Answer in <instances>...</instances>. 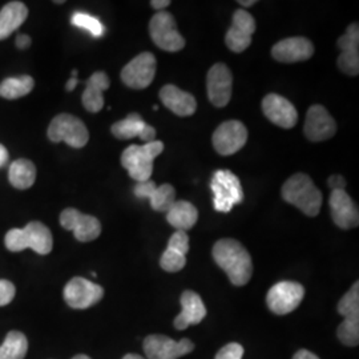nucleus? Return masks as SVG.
Here are the masks:
<instances>
[{
  "instance_id": "nucleus-1",
  "label": "nucleus",
  "mask_w": 359,
  "mask_h": 359,
  "mask_svg": "<svg viewBox=\"0 0 359 359\" xmlns=\"http://www.w3.org/2000/svg\"><path fill=\"white\" fill-rule=\"evenodd\" d=\"M213 258L234 286H244L253 274V262L244 245L233 238H222L213 246Z\"/></svg>"
},
{
  "instance_id": "nucleus-2",
  "label": "nucleus",
  "mask_w": 359,
  "mask_h": 359,
  "mask_svg": "<svg viewBox=\"0 0 359 359\" xmlns=\"http://www.w3.org/2000/svg\"><path fill=\"white\" fill-rule=\"evenodd\" d=\"M283 198L297 206L309 217L318 216L322 205V193L313 180L305 173H295L283 184Z\"/></svg>"
},
{
  "instance_id": "nucleus-3",
  "label": "nucleus",
  "mask_w": 359,
  "mask_h": 359,
  "mask_svg": "<svg viewBox=\"0 0 359 359\" xmlns=\"http://www.w3.org/2000/svg\"><path fill=\"white\" fill-rule=\"evenodd\" d=\"M6 248L10 252H22L31 248L40 256L50 255L53 246L52 233L44 224L32 221L23 229H11L4 238Z\"/></svg>"
},
{
  "instance_id": "nucleus-4",
  "label": "nucleus",
  "mask_w": 359,
  "mask_h": 359,
  "mask_svg": "<svg viewBox=\"0 0 359 359\" xmlns=\"http://www.w3.org/2000/svg\"><path fill=\"white\" fill-rule=\"evenodd\" d=\"M163 142H147L144 145H130L121 154V165L128 170L130 179L144 182L154 173V158L163 154Z\"/></svg>"
},
{
  "instance_id": "nucleus-5",
  "label": "nucleus",
  "mask_w": 359,
  "mask_h": 359,
  "mask_svg": "<svg viewBox=\"0 0 359 359\" xmlns=\"http://www.w3.org/2000/svg\"><path fill=\"white\" fill-rule=\"evenodd\" d=\"M47 135L52 142H65L76 149L86 147L90 140L86 124L76 116L69 114L56 116L48 127Z\"/></svg>"
},
{
  "instance_id": "nucleus-6",
  "label": "nucleus",
  "mask_w": 359,
  "mask_h": 359,
  "mask_svg": "<svg viewBox=\"0 0 359 359\" xmlns=\"http://www.w3.org/2000/svg\"><path fill=\"white\" fill-rule=\"evenodd\" d=\"M149 34L154 44L168 52H179L185 47V39L177 29L172 13L160 11L154 13L149 22Z\"/></svg>"
},
{
  "instance_id": "nucleus-7",
  "label": "nucleus",
  "mask_w": 359,
  "mask_h": 359,
  "mask_svg": "<svg viewBox=\"0 0 359 359\" xmlns=\"http://www.w3.org/2000/svg\"><path fill=\"white\" fill-rule=\"evenodd\" d=\"M305 297V287L294 281H283L270 287L266 295L268 308L277 316L294 311Z\"/></svg>"
},
{
  "instance_id": "nucleus-8",
  "label": "nucleus",
  "mask_w": 359,
  "mask_h": 359,
  "mask_svg": "<svg viewBox=\"0 0 359 359\" xmlns=\"http://www.w3.org/2000/svg\"><path fill=\"white\" fill-rule=\"evenodd\" d=\"M156 57L151 52H142L133 57L121 71L123 83L132 90H144L149 87L156 75Z\"/></svg>"
},
{
  "instance_id": "nucleus-9",
  "label": "nucleus",
  "mask_w": 359,
  "mask_h": 359,
  "mask_svg": "<svg viewBox=\"0 0 359 359\" xmlns=\"http://www.w3.org/2000/svg\"><path fill=\"white\" fill-rule=\"evenodd\" d=\"M194 350L191 339L173 341L170 337L154 334L144 339V353L148 359H179Z\"/></svg>"
},
{
  "instance_id": "nucleus-10",
  "label": "nucleus",
  "mask_w": 359,
  "mask_h": 359,
  "mask_svg": "<svg viewBox=\"0 0 359 359\" xmlns=\"http://www.w3.org/2000/svg\"><path fill=\"white\" fill-rule=\"evenodd\" d=\"M248 142V129L238 120H229L218 127L212 142L216 152L221 156H231L241 151Z\"/></svg>"
},
{
  "instance_id": "nucleus-11",
  "label": "nucleus",
  "mask_w": 359,
  "mask_h": 359,
  "mask_svg": "<svg viewBox=\"0 0 359 359\" xmlns=\"http://www.w3.org/2000/svg\"><path fill=\"white\" fill-rule=\"evenodd\" d=\"M65 301L69 308L83 310L102 301L104 289L97 283H90L83 277H75L65 285Z\"/></svg>"
},
{
  "instance_id": "nucleus-12",
  "label": "nucleus",
  "mask_w": 359,
  "mask_h": 359,
  "mask_svg": "<svg viewBox=\"0 0 359 359\" xmlns=\"http://www.w3.org/2000/svg\"><path fill=\"white\" fill-rule=\"evenodd\" d=\"M60 225L65 231H72L80 243H90L102 234V224L97 218L84 215L74 208H67L62 212Z\"/></svg>"
},
{
  "instance_id": "nucleus-13",
  "label": "nucleus",
  "mask_w": 359,
  "mask_h": 359,
  "mask_svg": "<svg viewBox=\"0 0 359 359\" xmlns=\"http://www.w3.org/2000/svg\"><path fill=\"white\" fill-rule=\"evenodd\" d=\"M206 90L210 103L217 108L226 107L231 99L233 75L228 65L217 63L213 65L206 76Z\"/></svg>"
},
{
  "instance_id": "nucleus-14",
  "label": "nucleus",
  "mask_w": 359,
  "mask_h": 359,
  "mask_svg": "<svg viewBox=\"0 0 359 359\" xmlns=\"http://www.w3.org/2000/svg\"><path fill=\"white\" fill-rule=\"evenodd\" d=\"M212 188L215 191V205L217 210L229 212L234 204L243 201L244 193L237 179L229 170H219L215 175Z\"/></svg>"
},
{
  "instance_id": "nucleus-15",
  "label": "nucleus",
  "mask_w": 359,
  "mask_h": 359,
  "mask_svg": "<svg viewBox=\"0 0 359 359\" xmlns=\"http://www.w3.org/2000/svg\"><path fill=\"white\" fill-rule=\"evenodd\" d=\"M255 31V18L245 10H237L233 15L231 28L225 35V44L231 51L241 53L252 44Z\"/></svg>"
},
{
  "instance_id": "nucleus-16",
  "label": "nucleus",
  "mask_w": 359,
  "mask_h": 359,
  "mask_svg": "<svg viewBox=\"0 0 359 359\" xmlns=\"http://www.w3.org/2000/svg\"><path fill=\"white\" fill-rule=\"evenodd\" d=\"M304 130L310 142H325L335 135L337 124L325 107L316 104L309 108Z\"/></svg>"
},
{
  "instance_id": "nucleus-17",
  "label": "nucleus",
  "mask_w": 359,
  "mask_h": 359,
  "mask_svg": "<svg viewBox=\"0 0 359 359\" xmlns=\"http://www.w3.org/2000/svg\"><path fill=\"white\" fill-rule=\"evenodd\" d=\"M262 111L273 124L281 128H293L298 121V112L294 105L277 93H269L264 97Z\"/></svg>"
},
{
  "instance_id": "nucleus-18",
  "label": "nucleus",
  "mask_w": 359,
  "mask_h": 359,
  "mask_svg": "<svg viewBox=\"0 0 359 359\" xmlns=\"http://www.w3.org/2000/svg\"><path fill=\"white\" fill-rule=\"evenodd\" d=\"M338 48L341 50L338 57L339 69L348 76H357L359 74L358 23L350 25L346 34L338 39Z\"/></svg>"
},
{
  "instance_id": "nucleus-19",
  "label": "nucleus",
  "mask_w": 359,
  "mask_h": 359,
  "mask_svg": "<svg viewBox=\"0 0 359 359\" xmlns=\"http://www.w3.org/2000/svg\"><path fill=\"white\" fill-rule=\"evenodd\" d=\"M314 53L313 43L306 38L295 36V38L283 39L274 44L271 48V56L280 63H298L306 62Z\"/></svg>"
},
{
  "instance_id": "nucleus-20",
  "label": "nucleus",
  "mask_w": 359,
  "mask_h": 359,
  "mask_svg": "<svg viewBox=\"0 0 359 359\" xmlns=\"http://www.w3.org/2000/svg\"><path fill=\"white\" fill-rule=\"evenodd\" d=\"M330 212L334 224L347 231L350 228H357L359 225L358 208L347 194L346 191H332L329 198Z\"/></svg>"
},
{
  "instance_id": "nucleus-21",
  "label": "nucleus",
  "mask_w": 359,
  "mask_h": 359,
  "mask_svg": "<svg viewBox=\"0 0 359 359\" xmlns=\"http://www.w3.org/2000/svg\"><path fill=\"white\" fill-rule=\"evenodd\" d=\"M133 193L139 198H148L151 206L156 212H165L176 203V191L170 184H163L160 187L156 185L154 180H148L144 182H137Z\"/></svg>"
},
{
  "instance_id": "nucleus-22",
  "label": "nucleus",
  "mask_w": 359,
  "mask_h": 359,
  "mask_svg": "<svg viewBox=\"0 0 359 359\" xmlns=\"http://www.w3.org/2000/svg\"><path fill=\"white\" fill-rule=\"evenodd\" d=\"M189 252V236L187 231H176L169 238L167 249L160 259V266L168 273H176L187 265Z\"/></svg>"
},
{
  "instance_id": "nucleus-23",
  "label": "nucleus",
  "mask_w": 359,
  "mask_h": 359,
  "mask_svg": "<svg viewBox=\"0 0 359 359\" xmlns=\"http://www.w3.org/2000/svg\"><path fill=\"white\" fill-rule=\"evenodd\" d=\"M181 313L175 320L177 330H185L191 325H197L206 317V308L203 298L192 290H187L181 294Z\"/></svg>"
},
{
  "instance_id": "nucleus-24",
  "label": "nucleus",
  "mask_w": 359,
  "mask_h": 359,
  "mask_svg": "<svg viewBox=\"0 0 359 359\" xmlns=\"http://www.w3.org/2000/svg\"><path fill=\"white\" fill-rule=\"evenodd\" d=\"M160 100L175 115L188 117L194 115L197 109V102L189 92L180 90L173 84H167L160 90Z\"/></svg>"
},
{
  "instance_id": "nucleus-25",
  "label": "nucleus",
  "mask_w": 359,
  "mask_h": 359,
  "mask_svg": "<svg viewBox=\"0 0 359 359\" xmlns=\"http://www.w3.org/2000/svg\"><path fill=\"white\" fill-rule=\"evenodd\" d=\"M111 86V80L108 75L99 71L95 72L92 76L87 80L86 84V90L83 92L81 96V102L84 108L92 112V114H97L103 109L104 107V90H108Z\"/></svg>"
},
{
  "instance_id": "nucleus-26",
  "label": "nucleus",
  "mask_w": 359,
  "mask_h": 359,
  "mask_svg": "<svg viewBox=\"0 0 359 359\" xmlns=\"http://www.w3.org/2000/svg\"><path fill=\"white\" fill-rule=\"evenodd\" d=\"M28 8L22 1H10L0 10V40L8 38L26 22Z\"/></svg>"
},
{
  "instance_id": "nucleus-27",
  "label": "nucleus",
  "mask_w": 359,
  "mask_h": 359,
  "mask_svg": "<svg viewBox=\"0 0 359 359\" xmlns=\"http://www.w3.org/2000/svg\"><path fill=\"white\" fill-rule=\"evenodd\" d=\"M198 219L197 208L189 201H176L167 212V221L177 231L192 229Z\"/></svg>"
},
{
  "instance_id": "nucleus-28",
  "label": "nucleus",
  "mask_w": 359,
  "mask_h": 359,
  "mask_svg": "<svg viewBox=\"0 0 359 359\" xmlns=\"http://www.w3.org/2000/svg\"><path fill=\"white\" fill-rule=\"evenodd\" d=\"M8 180L13 188L25 191L31 188L36 180V167L32 161L27 158L15 160L10 165Z\"/></svg>"
},
{
  "instance_id": "nucleus-29",
  "label": "nucleus",
  "mask_w": 359,
  "mask_h": 359,
  "mask_svg": "<svg viewBox=\"0 0 359 359\" xmlns=\"http://www.w3.org/2000/svg\"><path fill=\"white\" fill-rule=\"evenodd\" d=\"M35 87V80L28 75L8 77L0 83V97L15 100L28 95Z\"/></svg>"
},
{
  "instance_id": "nucleus-30",
  "label": "nucleus",
  "mask_w": 359,
  "mask_h": 359,
  "mask_svg": "<svg viewBox=\"0 0 359 359\" xmlns=\"http://www.w3.org/2000/svg\"><path fill=\"white\" fill-rule=\"evenodd\" d=\"M147 123L139 114H129L124 120H120L112 126V135L118 140H130L140 137Z\"/></svg>"
},
{
  "instance_id": "nucleus-31",
  "label": "nucleus",
  "mask_w": 359,
  "mask_h": 359,
  "mask_svg": "<svg viewBox=\"0 0 359 359\" xmlns=\"http://www.w3.org/2000/svg\"><path fill=\"white\" fill-rule=\"evenodd\" d=\"M28 351L26 335L20 332H10L0 346V359H25Z\"/></svg>"
},
{
  "instance_id": "nucleus-32",
  "label": "nucleus",
  "mask_w": 359,
  "mask_h": 359,
  "mask_svg": "<svg viewBox=\"0 0 359 359\" xmlns=\"http://www.w3.org/2000/svg\"><path fill=\"white\" fill-rule=\"evenodd\" d=\"M338 313L345 320H359V283H354L351 289L338 302Z\"/></svg>"
},
{
  "instance_id": "nucleus-33",
  "label": "nucleus",
  "mask_w": 359,
  "mask_h": 359,
  "mask_svg": "<svg viewBox=\"0 0 359 359\" xmlns=\"http://www.w3.org/2000/svg\"><path fill=\"white\" fill-rule=\"evenodd\" d=\"M338 338L346 346L359 344V320H344L338 327Z\"/></svg>"
},
{
  "instance_id": "nucleus-34",
  "label": "nucleus",
  "mask_w": 359,
  "mask_h": 359,
  "mask_svg": "<svg viewBox=\"0 0 359 359\" xmlns=\"http://www.w3.org/2000/svg\"><path fill=\"white\" fill-rule=\"evenodd\" d=\"M72 25L90 31V34L96 38H100L104 34L103 25L96 18L87 15V13H75L72 16Z\"/></svg>"
},
{
  "instance_id": "nucleus-35",
  "label": "nucleus",
  "mask_w": 359,
  "mask_h": 359,
  "mask_svg": "<svg viewBox=\"0 0 359 359\" xmlns=\"http://www.w3.org/2000/svg\"><path fill=\"white\" fill-rule=\"evenodd\" d=\"M244 357V347L240 344H228L222 347L215 359H243Z\"/></svg>"
},
{
  "instance_id": "nucleus-36",
  "label": "nucleus",
  "mask_w": 359,
  "mask_h": 359,
  "mask_svg": "<svg viewBox=\"0 0 359 359\" xmlns=\"http://www.w3.org/2000/svg\"><path fill=\"white\" fill-rule=\"evenodd\" d=\"M15 293H16V289L13 283L7 280H0V306H6L11 304Z\"/></svg>"
},
{
  "instance_id": "nucleus-37",
  "label": "nucleus",
  "mask_w": 359,
  "mask_h": 359,
  "mask_svg": "<svg viewBox=\"0 0 359 359\" xmlns=\"http://www.w3.org/2000/svg\"><path fill=\"white\" fill-rule=\"evenodd\" d=\"M327 185L332 191H345L346 180L344 179L342 176H339V175H334L327 180Z\"/></svg>"
},
{
  "instance_id": "nucleus-38",
  "label": "nucleus",
  "mask_w": 359,
  "mask_h": 359,
  "mask_svg": "<svg viewBox=\"0 0 359 359\" xmlns=\"http://www.w3.org/2000/svg\"><path fill=\"white\" fill-rule=\"evenodd\" d=\"M140 139H142V142H145V144H147V142H154V139H156V129L147 124L145 128L142 130V135H140Z\"/></svg>"
},
{
  "instance_id": "nucleus-39",
  "label": "nucleus",
  "mask_w": 359,
  "mask_h": 359,
  "mask_svg": "<svg viewBox=\"0 0 359 359\" xmlns=\"http://www.w3.org/2000/svg\"><path fill=\"white\" fill-rule=\"evenodd\" d=\"M31 38L28 36V35H19L18 38H16V41H15V44H16V47L19 48V50H26L28 48L29 46H31Z\"/></svg>"
},
{
  "instance_id": "nucleus-40",
  "label": "nucleus",
  "mask_w": 359,
  "mask_h": 359,
  "mask_svg": "<svg viewBox=\"0 0 359 359\" xmlns=\"http://www.w3.org/2000/svg\"><path fill=\"white\" fill-rule=\"evenodd\" d=\"M293 359H320L314 353H311V351H309V350H305V348H301V350H298L297 353L294 354V357Z\"/></svg>"
},
{
  "instance_id": "nucleus-41",
  "label": "nucleus",
  "mask_w": 359,
  "mask_h": 359,
  "mask_svg": "<svg viewBox=\"0 0 359 359\" xmlns=\"http://www.w3.org/2000/svg\"><path fill=\"white\" fill-rule=\"evenodd\" d=\"M151 6H152V8H154L156 11H163L164 8H167L170 6V0H152L151 1Z\"/></svg>"
},
{
  "instance_id": "nucleus-42",
  "label": "nucleus",
  "mask_w": 359,
  "mask_h": 359,
  "mask_svg": "<svg viewBox=\"0 0 359 359\" xmlns=\"http://www.w3.org/2000/svg\"><path fill=\"white\" fill-rule=\"evenodd\" d=\"M77 69H74L72 71V77L67 81V84H65V90H68V92H71V90H75L76 88L77 83H79V80H77Z\"/></svg>"
},
{
  "instance_id": "nucleus-43",
  "label": "nucleus",
  "mask_w": 359,
  "mask_h": 359,
  "mask_svg": "<svg viewBox=\"0 0 359 359\" xmlns=\"http://www.w3.org/2000/svg\"><path fill=\"white\" fill-rule=\"evenodd\" d=\"M8 163V151L4 145L0 144V168L4 167Z\"/></svg>"
},
{
  "instance_id": "nucleus-44",
  "label": "nucleus",
  "mask_w": 359,
  "mask_h": 359,
  "mask_svg": "<svg viewBox=\"0 0 359 359\" xmlns=\"http://www.w3.org/2000/svg\"><path fill=\"white\" fill-rule=\"evenodd\" d=\"M256 3V0H238V4L243 7H253Z\"/></svg>"
},
{
  "instance_id": "nucleus-45",
  "label": "nucleus",
  "mask_w": 359,
  "mask_h": 359,
  "mask_svg": "<svg viewBox=\"0 0 359 359\" xmlns=\"http://www.w3.org/2000/svg\"><path fill=\"white\" fill-rule=\"evenodd\" d=\"M123 359H145L142 358V355H139V354H127V355H124V358Z\"/></svg>"
},
{
  "instance_id": "nucleus-46",
  "label": "nucleus",
  "mask_w": 359,
  "mask_h": 359,
  "mask_svg": "<svg viewBox=\"0 0 359 359\" xmlns=\"http://www.w3.org/2000/svg\"><path fill=\"white\" fill-rule=\"evenodd\" d=\"M72 359H90L88 355H84V354H79V355H75Z\"/></svg>"
}]
</instances>
